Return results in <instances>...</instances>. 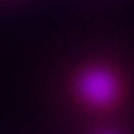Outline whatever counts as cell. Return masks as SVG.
Listing matches in <instances>:
<instances>
[{"mask_svg": "<svg viewBox=\"0 0 134 134\" xmlns=\"http://www.w3.org/2000/svg\"><path fill=\"white\" fill-rule=\"evenodd\" d=\"M74 91L83 105L94 111H107L121 100L124 82L113 68L95 63L80 70L74 80Z\"/></svg>", "mask_w": 134, "mask_h": 134, "instance_id": "1", "label": "cell"}, {"mask_svg": "<svg viewBox=\"0 0 134 134\" xmlns=\"http://www.w3.org/2000/svg\"><path fill=\"white\" fill-rule=\"evenodd\" d=\"M103 134H115V133H103Z\"/></svg>", "mask_w": 134, "mask_h": 134, "instance_id": "2", "label": "cell"}]
</instances>
